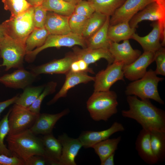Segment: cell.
Instances as JSON below:
<instances>
[{
  "label": "cell",
  "mask_w": 165,
  "mask_h": 165,
  "mask_svg": "<svg viewBox=\"0 0 165 165\" xmlns=\"http://www.w3.org/2000/svg\"><path fill=\"white\" fill-rule=\"evenodd\" d=\"M129 108L123 110L122 116L136 120L142 129L165 132V112L154 105L149 99H139L134 95L127 96Z\"/></svg>",
  "instance_id": "1"
},
{
  "label": "cell",
  "mask_w": 165,
  "mask_h": 165,
  "mask_svg": "<svg viewBox=\"0 0 165 165\" xmlns=\"http://www.w3.org/2000/svg\"><path fill=\"white\" fill-rule=\"evenodd\" d=\"M6 140L8 148L13 156L25 162L35 155L42 156L47 160L41 138L36 136L29 129L16 134L7 135Z\"/></svg>",
  "instance_id": "2"
},
{
  "label": "cell",
  "mask_w": 165,
  "mask_h": 165,
  "mask_svg": "<svg viewBox=\"0 0 165 165\" xmlns=\"http://www.w3.org/2000/svg\"><path fill=\"white\" fill-rule=\"evenodd\" d=\"M118 105L115 91H94L86 102V108L94 120L106 121L117 112Z\"/></svg>",
  "instance_id": "3"
},
{
  "label": "cell",
  "mask_w": 165,
  "mask_h": 165,
  "mask_svg": "<svg viewBox=\"0 0 165 165\" xmlns=\"http://www.w3.org/2000/svg\"><path fill=\"white\" fill-rule=\"evenodd\" d=\"M155 71L150 69L141 78L133 81L127 86L125 92L127 96L134 95L141 99H151L164 105L158 90V83L164 80L159 77Z\"/></svg>",
  "instance_id": "4"
},
{
  "label": "cell",
  "mask_w": 165,
  "mask_h": 165,
  "mask_svg": "<svg viewBox=\"0 0 165 165\" xmlns=\"http://www.w3.org/2000/svg\"><path fill=\"white\" fill-rule=\"evenodd\" d=\"M34 6L16 15L11 16L3 22L5 34L11 38L25 43L26 40L35 28L33 19Z\"/></svg>",
  "instance_id": "5"
},
{
  "label": "cell",
  "mask_w": 165,
  "mask_h": 165,
  "mask_svg": "<svg viewBox=\"0 0 165 165\" xmlns=\"http://www.w3.org/2000/svg\"><path fill=\"white\" fill-rule=\"evenodd\" d=\"M26 54L25 43L13 39L6 35L0 42V57L3 61L0 67L7 71L12 68L24 67V59Z\"/></svg>",
  "instance_id": "6"
},
{
  "label": "cell",
  "mask_w": 165,
  "mask_h": 165,
  "mask_svg": "<svg viewBox=\"0 0 165 165\" xmlns=\"http://www.w3.org/2000/svg\"><path fill=\"white\" fill-rule=\"evenodd\" d=\"M76 45L80 46L82 48H86L85 39L82 36L72 32L65 35L50 34L42 46L26 53L25 59L27 62L31 63L39 53L47 48L72 47Z\"/></svg>",
  "instance_id": "7"
},
{
  "label": "cell",
  "mask_w": 165,
  "mask_h": 165,
  "mask_svg": "<svg viewBox=\"0 0 165 165\" xmlns=\"http://www.w3.org/2000/svg\"><path fill=\"white\" fill-rule=\"evenodd\" d=\"M8 117L9 131L8 135H13L29 129L39 114L33 113L28 108L14 104Z\"/></svg>",
  "instance_id": "8"
},
{
  "label": "cell",
  "mask_w": 165,
  "mask_h": 165,
  "mask_svg": "<svg viewBox=\"0 0 165 165\" xmlns=\"http://www.w3.org/2000/svg\"><path fill=\"white\" fill-rule=\"evenodd\" d=\"M153 28L146 35L141 37L134 33L131 38L137 42L144 52L155 53L165 45V21H154L152 24Z\"/></svg>",
  "instance_id": "9"
},
{
  "label": "cell",
  "mask_w": 165,
  "mask_h": 165,
  "mask_svg": "<svg viewBox=\"0 0 165 165\" xmlns=\"http://www.w3.org/2000/svg\"><path fill=\"white\" fill-rule=\"evenodd\" d=\"M123 64L114 62L98 72L94 77V91L109 90L114 84L119 80L124 81L123 71Z\"/></svg>",
  "instance_id": "10"
},
{
  "label": "cell",
  "mask_w": 165,
  "mask_h": 165,
  "mask_svg": "<svg viewBox=\"0 0 165 165\" xmlns=\"http://www.w3.org/2000/svg\"><path fill=\"white\" fill-rule=\"evenodd\" d=\"M155 0H126L110 17L109 25L125 21L129 22L133 16L149 3Z\"/></svg>",
  "instance_id": "11"
},
{
  "label": "cell",
  "mask_w": 165,
  "mask_h": 165,
  "mask_svg": "<svg viewBox=\"0 0 165 165\" xmlns=\"http://www.w3.org/2000/svg\"><path fill=\"white\" fill-rule=\"evenodd\" d=\"M154 53L144 52L134 62L123 67L124 77L130 81H134L142 77L148 67L154 61Z\"/></svg>",
  "instance_id": "12"
},
{
  "label": "cell",
  "mask_w": 165,
  "mask_h": 165,
  "mask_svg": "<svg viewBox=\"0 0 165 165\" xmlns=\"http://www.w3.org/2000/svg\"><path fill=\"white\" fill-rule=\"evenodd\" d=\"M77 60L74 53H68L64 57L33 68L31 71L37 76L41 74H66L72 63Z\"/></svg>",
  "instance_id": "13"
},
{
  "label": "cell",
  "mask_w": 165,
  "mask_h": 165,
  "mask_svg": "<svg viewBox=\"0 0 165 165\" xmlns=\"http://www.w3.org/2000/svg\"><path fill=\"white\" fill-rule=\"evenodd\" d=\"M37 76L23 67L0 76V83L9 88L24 90L30 86L35 81Z\"/></svg>",
  "instance_id": "14"
},
{
  "label": "cell",
  "mask_w": 165,
  "mask_h": 165,
  "mask_svg": "<svg viewBox=\"0 0 165 165\" xmlns=\"http://www.w3.org/2000/svg\"><path fill=\"white\" fill-rule=\"evenodd\" d=\"M62 147L61 154L58 165H76L75 159L82 145L79 138H73L65 134L58 138Z\"/></svg>",
  "instance_id": "15"
},
{
  "label": "cell",
  "mask_w": 165,
  "mask_h": 165,
  "mask_svg": "<svg viewBox=\"0 0 165 165\" xmlns=\"http://www.w3.org/2000/svg\"><path fill=\"white\" fill-rule=\"evenodd\" d=\"M125 130L121 123L116 122L106 130L100 131H84L80 135L78 138L83 147L86 148H92L97 143L109 138L114 134Z\"/></svg>",
  "instance_id": "16"
},
{
  "label": "cell",
  "mask_w": 165,
  "mask_h": 165,
  "mask_svg": "<svg viewBox=\"0 0 165 165\" xmlns=\"http://www.w3.org/2000/svg\"><path fill=\"white\" fill-rule=\"evenodd\" d=\"M108 50L115 62H122L124 65L129 64L135 61L141 54L139 50L133 49L129 40L119 43L112 42Z\"/></svg>",
  "instance_id": "17"
},
{
  "label": "cell",
  "mask_w": 165,
  "mask_h": 165,
  "mask_svg": "<svg viewBox=\"0 0 165 165\" xmlns=\"http://www.w3.org/2000/svg\"><path fill=\"white\" fill-rule=\"evenodd\" d=\"M145 20L165 21V7L155 2H152L134 15L129 21V25L131 28L136 29L139 23Z\"/></svg>",
  "instance_id": "18"
},
{
  "label": "cell",
  "mask_w": 165,
  "mask_h": 165,
  "mask_svg": "<svg viewBox=\"0 0 165 165\" xmlns=\"http://www.w3.org/2000/svg\"><path fill=\"white\" fill-rule=\"evenodd\" d=\"M69 112L68 109L55 114L40 113L34 123L29 129L34 134L45 135L52 133L57 122Z\"/></svg>",
  "instance_id": "19"
},
{
  "label": "cell",
  "mask_w": 165,
  "mask_h": 165,
  "mask_svg": "<svg viewBox=\"0 0 165 165\" xmlns=\"http://www.w3.org/2000/svg\"><path fill=\"white\" fill-rule=\"evenodd\" d=\"M65 75V79L63 85L58 92L47 103L48 105L53 104L60 98L66 97L68 91L75 86L94 81V77L90 76L85 72H74L69 70Z\"/></svg>",
  "instance_id": "20"
},
{
  "label": "cell",
  "mask_w": 165,
  "mask_h": 165,
  "mask_svg": "<svg viewBox=\"0 0 165 165\" xmlns=\"http://www.w3.org/2000/svg\"><path fill=\"white\" fill-rule=\"evenodd\" d=\"M72 50L73 53L77 59L82 60L88 65L94 63L101 59H105L108 64H112L114 61V58L108 49L80 48L75 46Z\"/></svg>",
  "instance_id": "21"
},
{
  "label": "cell",
  "mask_w": 165,
  "mask_h": 165,
  "mask_svg": "<svg viewBox=\"0 0 165 165\" xmlns=\"http://www.w3.org/2000/svg\"><path fill=\"white\" fill-rule=\"evenodd\" d=\"M135 148L139 156L147 163L153 165L158 162L151 148L150 131L143 129L140 130L136 141Z\"/></svg>",
  "instance_id": "22"
},
{
  "label": "cell",
  "mask_w": 165,
  "mask_h": 165,
  "mask_svg": "<svg viewBox=\"0 0 165 165\" xmlns=\"http://www.w3.org/2000/svg\"><path fill=\"white\" fill-rule=\"evenodd\" d=\"M68 18L69 16L47 11L45 28L50 34L65 35L71 33Z\"/></svg>",
  "instance_id": "23"
},
{
  "label": "cell",
  "mask_w": 165,
  "mask_h": 165,
  "mask_svg": "<svg viewBox=\"0 0 165 165\" xmlns=\"http://www.w3.org/2000/svg\"><path fill=\"white\" fill-rule=\"evenodd\" d=\"M41 139L49 163L58 165L62 148L60 141L52 133L44 135Z\"/></svg>",
  "instance_id": "24"
},
{
  "label": "cell",
  "mask_w": 165,
  "mask_h": 165,
  "mask_svg": "<svg viewBox=\"0 0 165 165\" xmlns=\"http://www.w3.org/2000/svg\"><path fill=\"white\" fill-rule=\"evenodd\" d=\"M110 18V16H107L105 22L101 28L92 35L85 39L86 48L108 50L112 42L109 38L108 35Z\"/></svg>",
  "instance_id": "25"
},
{
  "label": "cell",
  "mask_w": 165,
  "mask_h": 165,
  "mask_svg": "<svg viewBox=\"0 0 165 165\" xmlns=\"http://www.w3.org/2000/svg\"><path fill=\"white\" fill-rule=\"evenodd\" d=\"M136 29L130 26L129 22L125 21L109 26L108 35L113 42L119 43L121 41L129 40L135 33Z\"/></svg>",
  "instance_id": "26"
},
{
  "label": "cell",
  "mask_w": 165,
  "mask_h": 165,
  "mask_svg": "<svg viewBox=\"0 0 165 165\" xmlns=\"http://www.w3.org/2000/svg\"><path fill=\"white\" fill-rule=\"evenodd\" d=\"M121 139V136L116 138H108L97 143L92 147L98 156L101 163L107 157L115 152Z\"/></svg>",
  "instance_id": "27"
},
{
  "label": "cell",
  "mask_w": 165,
  "mask_h": 165,
  "mask_svg": "<svg viewBox=\"0 0 165 165\" xmlns=\"http://www.w3.org/2000/svg\"><path fill=\"white\" fill-rule=\"evenodd\" d=\"M150 139L152 151L158 161H163L165 158V132L150 131Z\"/></svg>",
  "instance_id": "28"
},
{
  "label": "cell",
  "mask_w": 165,
  "mask_h": 165,
  "mask_svg": "<svg viewBox=\"0 0 165 165\" xmlns=\"http://www.w3.org/2000/svg\"><path fill=\"white\" fill-rule=\"evenodd\" d=\"M42 5L48 11L68 16L74 13L75 6L63 0H44Z\"/></svg>",
  "instance_id": "29"
},
{
  "label": "cell",
  "mask_w": 165,
  "mask_h": 165,
  "mask_svg": "<svg viewBox=\"0 0 165 165\" xmlns=\"http://www.w3.org/2000/svg\"><path fill=\"white\" fill-rule=\"evenodd\" d=\"M91 4L95 11L107 16H111L126 0H87Z\"/></svg>",
  "instance_id": "30"
},
{
  "label": "cell",
  "mask_w": 165,
  "mask_h": 165,
  "mask_svg": "<svg viewBox=\"0 0 165 165\" xmlns=\"http://www.w3.org/2000/svg\"><path fill=\"white\" fill-rule=\"evenodd\" d=\"M49 34L45 27L42 28L35 27L25 41L26 53L42 46Z\"/></svg>",
  "instance_id": "31"
},
{
  "label": "cell",
  "mask_w": 165,
  "mask_h": 165,
  "mask_svg": "<svg viewBox=\"0 0 165 165\" xmlns=\"http://www.w3.org/2000/svg\"><path fill=\"white\" fill-rule=\"evenodd\" d=\"M45 85L28 86L18 97L15 104L28 108L35 101L43 90Z\"/></svg>",
  "instance_id": "32"
},
{
  "label": "cell",
  "mask_w": 165,
  "mask_h": 165,
  "mask_svg": "<svg viewBox=\"0 0 165 165\" xmlns=\"http://www.w3.org/2000/svg\"><path fill=\"white\" fill-rule=\"evenodd\" d=\"M107 17L103 14L95 11L88 18L82 34V37L86 39L97 31L105 23Z\"/></svg>",
  "instance_id": "33"
},
{
  "label": "cell",
  "mask_w": 165,
  "mask_h": 165,
  "mask_svg": "<svg viewBox=\"0 0 165 165\" xmlns=\"http://www.w3.org/2000/svg\"><path fill=\"white\" fill-rule=\"evenodd\" d=\"M4 9L11 16L16 15L28 9L31 6L26 0H2Z\"/></svg>",
  "instance_id": "34"
},
{
  "label": "cell",
  "mask_w": 165,
  "mask_h": 165,
  "mask_svg": "<svg viewBox=\"0 0 165 165\" xmlns=\"http://www.w3.org/2000/svg\"><path fill=\"white\" fill-rule=\"evenodd\" d=\"M57 86V82L50 81L45 85L44 89L38 98L28 108L32 112L37 114L40 113L42 103L47 96L53 93L55 91Z\"/></svg>",
  "instance_id": "35"
},
{
  "label": "cell",
  "mask_w": 165,
  "mask_h": 165,
  "mask_svg": "<svg viewBox=\"0 0 165 165\" xmlns=\"http://www.w3.org/2000/svg\"><path fill=\"white\" fill-rule=\"evenodd\" d=\"M11 110V109H10L0 120V154L5 155L9 156H13L4 144V140L9 131L8 117Z\"/></svg>",
  "instance_id": "36"
},
{
  "label": "cell",
  "mask_w": 165,
  "mask_h": 165,
  "mask_svg": "<svg viewBox=\"0 0 165 165\" xmlns=\"http://www.w3.org/2000/svg\"><path fill=\"white\" fill-rule=\"evenodd\" d=\"M88 18L73 13L69 16L68 24L72 33L82 36Z\"/></svg>",
  "instance_id": "37"
},
{
  "label": "cell",
  "mask_w": 165,
  "mask_h": 165,
  "mask_svg": "<svg viewBox=\"0 0 165 165\" xmlns=\"http://www.w3.org/2000/svg\"><path fill=\"white\" fill-rule=\"evenodd\" d=\"M47 11L42 5L34 6L33 19L35 28L45 27Z\"/></svg>",
  "instance_id": "38"
},
{
  "label": "cell",
  "mask_w": 165,
  "mask_h": 165,
  "mask_svg": "<svg viewBox=\"0 0 165 165\" xmlns=\"http://www.w3.org/2000/svg\"><path fill=\"white\" fill-rule=\"evenodd\" d=\"M154 61L156 64L155 72L157 75H165V49L162 47L154 53Z\"/></svg>",
  "instance_id": "39"
},
{
  "label": "cell",
  "mask_w": 165,
  "mask_h": 165,
  "mask_svg": "<svg viewBox=\"0 0 165 165\" xmlns=\"http://www.w3.org/2000/svg\"><path fill=\"white\" fill-rule=\"evenodd\" d=\"M95 12V10L87 0H82L75 6L74 13L89 18Z\"/></svg>",
  "instance_id": "40"
},
{
  "label": "cell",
  "mask_w": 165,
  "mask_h": 165,
  "mask_svg": "<svg viewBox=\"0 0 165 165\" xmlns=\"http://www.w3.org/2000/svg\"><path fill=\"white\" fill-rule=\"evenodd\" d=\"M0 165H25V162L15 156H9L0 154Z\"/></svg>",
  "instance_id": "41"
},
{
  "label": "cell",
  "mask_w": 165,
  "mask_h": 165,
  "mask_svg": "<svg viewBox=\"0 0 165 165\" xmlns=\"http://www.w3.org/2000/svg\"><path fill=\"white\" fill-rule=\"evenodd\" d=\"M47 163L49 164L46 159L39 155H33L25 162V165H45Z\"/></svg>",
  "instance_id": "42"
},
{
  "label": "cell",
  "mask_w": 165,
  "mask_h": 165,
  "mask_svg": "<svg viewBox=\"0 0 165 165\" xmlns=\"http://www.w3.org/2000/svg\"><path fill=\"white\" fill-rule=\"evenodd\" d=\"M18 96L16 95L10 99L0 102V115L7 108L11 105L15 104Z\"/></svg>",
  "instance_id": "43"
},
{
  "label": "cell",
  "mask_w": 165,
  "mask_h": 165,
  "mask_svg": "<svg viewBox=\"0 0 165 165\" xmlns=\"http://www.w3.org/2000/svg\"><path fill=\"white\" fill-rule=\"evenodd\" d=\"M77 61L80 72L94 73L93 69L89 67V65L84 61L81 59H77Z\"/></svg>",
  "instance_id": "44"
},
{
  "label": "cell",
  "mask_w": 165,
  "mask_h": 165,
  "mask_svg": "<svg viewBox=\"0 0 165 165\" xmlns=\"http://www.w3.org/2000/svg\"><path fill=\"white\" fill-rule=\"evenodd\" d=\"M114 152L107 157L101 163V165H114V157L115 155Z\"/></svg>",
  "instance_id": "45"
},
{
  "label": "cell",
  "mask_w": 165,
  "mask_h": 165,
  "mask_svg": "<svg viewBox=\"0 0 165 165\" xmlns=\"http://www.w3.org/2000/svg\"><path fill=\"white\" fill-rule=\"evenodd\" d=\"M44 0H26L31 6H35L42 4Z\"/></svg>",
  "instance_id": "46"
},
{
  "label": "cell",
  "mask_w": 165,
  "mask_h": 165,
  "mask_svg": "<svg viewBox=\"0 0 165 165\" xmlns=\"http://www.w3.org/2000/svg\"><path fill=\"white\" fill-rule=\"evenodd\" d=\"M5 35L3 27L1 24H0V42L3 39Z\"/></svg>",
  "instance_id": "47"
},
{
  "label": "cell",
  "mask_w": 165,
  "mask_h": 165,
  "mask_svg": "<svg viewBox=\"0 0 165 165\" xmlns=\"http://www.w3.org/2000/svg\"><path fill=\"white\" fill-rule=\"evenodd\" d=\"M64 1L73 4L75 5H77L78 3H79L82 0H63Z\"/></svg>",
  "instance_id": "48"
},
{
  "label": "cell",
  "mask_w": 165,
  "mask_h": 165,
  "mask_svg": "<svg viewBox=\"0 0 165 165\" xmlns=\"http://www.w3.org/2000/svg\"><path fill=\"white\" fill-rule=\"evenodd\" d=\"M155 2L161 6L165 7V0H155Z\"/></svg>",
  "instance_id": "49"
},
{
  "label": "cell",
  "mask_w": 165,
  "mask_h": 165,
  "mask_svg": "<svg viewBox=\"0 0 165 165\" xmlns=\"http://www.w3.org/2000/svg\"></svg>",
  "instance_id": "50"
}]
</instances>
